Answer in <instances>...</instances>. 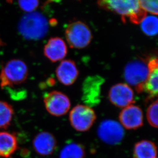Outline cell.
<instances>
[{
	"label": "cell",
	"instance_id": "obj_1",
	"mask_svg": "<svg viewBox=\"0 0 158 158\" xmlns=\"http://www.w3.org/2000/svg\"><path fill=\"white\" fill-rule=\"evenodd\" d=\"M100 8L120 15L123 22L127 19L133 24H139L146 16L139 0H97Z\"/></svg>",
	"mask_w": 158,
	"mask_h": 158
},
{
	"label": "cell",
	"instance_id": "obj_2",
	"mask_svg": "<svg viewBox=\"0 0 158 158\" xmlns=\"http://www.w3.org/2000/svg\"><path fill=\"white\" fill-rule=\"evenodd\" d=\"M18 30L27 40H39L47 33V20L40 12H29L21 18L18 24Z\"/></svg>",
	"mask_w": 158,
	"mask_h": 158
},
{
	"label": "cell",
	"instance_id": "obj_3",
	"mask_svg": "<svg viewBox=\"0 0 158 158\" xmlns=\"http://www.w3.org/2000/svg\"><path fill=\"white\" fill-rule=\"evenodd\" d=\"M29 75V69L24 61L19 59L11 60L3 67L0 73L2 88L11 89L24 83Z\"/></svg>",
	"mask_w": 158,
	"mask_h": 158
},
{
	"label": "cell",
	"instance_id": "obj_4",
	"mask_svg": "<svg viewBox=\"0 0 158 158\" xmlns=\"http://www.w3.org/2000/svg\"><path fill=\"white\" fill-rule=\"evenodd\" d=\"M148 74V64L146 60L142 58L128 62L124 68V79L138 93L143 92V87Z\"/></svg>",
	"mask_w": 158,
	"mask_h": 158
},
{
	"label": "cell",
	"instance_id": "obj_5",
	"mask_svg": "<svg viewBox=\"0 0 158 158\" xmlns=\"http://www.w3.org/2000/svg\"><path fill=\"white\" fill-rule=\"evenodd\" d=\"M66 39L72 48L81 49L90 45L93 39V35L90 27L82 21L70 23L66 28Z\"/></svg>",
	"mask_w": 158,
	"mask_h": 158
},
{
	"label": "cell",
	"instance_id": "obj_6",
	"mask_svg": "<svg viewBox=\"0 0 158 158\" xmlns=\"http://www.w3.org/2000/svg\"><path fill=\"white\" fill-rule=\"evenodd\" d=\"M69 119L70 124L76 131L84 132L91 128L97 116L92 107L85 105H78L70 111Z\"/></svg>",
	"mask_w": 158,
	"mask_h": 158
},
{
	"label": "cell",
	"instance_id": "obj_7",
	"mask_svg": "<svg viewBox=\"0 0 158 158\" xmlns=\"http://www.w3.org/2000/svg\"><path fill=\"white\" fill-rule=\"evenodd\" d=\"M97 135L103 142L109 145H117L123 139L125 131L120 123L113 120L106 119L99 125Z\"/></svg>",
	"mask_w": 158,
	"mask_h": 158
},
{
	"label": "cell",
	"instance_id": "obj_8",
	"mask_svg": "<svg viewBox=\"0 0 158 158\" xmlns=\"http://www.w3.org/2000/svg\"><path fill=\"white\" fill-rule=\"evenodd\" d=\"M104 78L99 75L87 77L82 86V100L85 105L92 107L101 102L102 85L104 82Z\"/></svg>",
	"mask_w": 158,
	"mask_h": 158
},
{
	"label": "cell",
	"instance_id": "obj_9",
	"mask_svg": "<svg viewBox=\"0 0 158 158\" xmlns=\"http://www.w3.org/2000/svg\"><path fill=\"white\" fill-rule=\"evenodd\" d=\"M45 108L50 114L55 116L65 115L70 109V101L65 94L59 91H51L44 97Z\"/></svg>",
	"mask_w": 158,
	"mask_h": 158
},
{
	"label": "cell",
	"instance_id": "obj_10",
	"mask_svg": "<svg viewBox=\"0 0 158 158\" xmlns=\"http://www.w3.org/2000/svg\"><path fill=\"white\" fill-rule=\"evenodd\" d=\"M133 89L123 83H119L111 87L108 92V99L111 103L119 107H125L134 102Z\"/></svg>",
	"mask_w": 158,
	"mask_h": 158
},
{
	"label": "cell",
	"instance_id": "obj_11",
	"mask_svg": "<svg viewBox=\"0 0 158 158\" xmlns=\"http://www.w3.org/2000/svg\"><path fill=\"white\" fill-rule=\"evenodd\" d=\"M119 120L121 125L127 130H136L143 125V112L138 106L129 105L121 110Z\"/></svg>",
	"mask_w": 158,
	"mask_h": 158
},
{
	"label": "cell",
	"instance_id": "obj_12",
	"mask_svg": "<svg viewBox=\"0 0 158 158\" xmlns=\"http://www.w3.org/2000/svg\"><path fill=\"white\" fill-rule=\"evenodd\" d=\"M44 54L52 63L60 61L67 55V45L60 37H51L44 47Z\"/></svg>",
	"mask_w": 158,
	"mask_h": 158
},
{
	"label": "cell",
	"instance_id": "obj_13",
	"mask_svg": "<svg viewBox=\"0 0 158 158\" xmlns=\"http://www.w3.org/2000/svg\"><path fill=\"white\" fill-rule=\"evenodd\" d=\"M58 81L63 85H72L79 76V71L76 63L70 60H63L55 71Z\"/></svg>",
	"mask_w": 158,
	"mask_h": 158
},
{
	"label": "cell",
	"instance_id": "obj_14",
	"mask_svg": "<svg viewBox=\"0 0 158 158\" xmlns=\"http://www.w3.org/2000/svg\"><path fill=\"white\" fill-rule=\"evenodd\" d=\"M33 146L37 154L46 156L52 154L55 151L57 140L52 134L47 131H42L34 137Z\"/></svg>",
	"mask_w": 158,
	"mask_h": 158
},
{
	"label": "cell",
	"instance_id": "obj_15",
	"mask_svg": "<svg viewBox=\"0 0 158 158\" xmlns=\"http://www.w3.org/2000/svg\"><path fill=\"white\" fill-rule=\"evenodd\" d=\"M149 74L143 87V92L150 97L158 96V57H152L148 61Z\"/></svg>",
	"mask_w": 158,
	"mask_h": 158
},
{
	"label": "cell",
	"instance_id": "obj_16",
	"mask_svg": "<svg viewBox=\"0 0 158 158\" xmlns=\"http://www.w3.org/2000/svg\"><path fill=\"white\" fill-rule=\"evenodd\" d=\"M18 148L17 138L13 133L0 132V157L9 158Z\"/></svg>",
	"mask_w": 158,
	"mask_h": 158
},
{
	"label": "cell",
	"instance_id": "obj_17",
	"mask_svg": "<svg viewBox=\"0 0 158 158\" xmlns=\"http://www.w3.org/2000/svg\"><path fill=\"white\" fill-rule=\"evenodd\" d=\"M158 153L156 145L149 140H142L134 145V158H156Z\"/></svg>",
	"mask_w": 158,
	"mask_h": 158
},
{
	"label": "cell",
	"instance_id": "obj_18",
	"mask_svg": "<svg viewBox=\"0 0 158 158\" xmlns=\"http://www.w3.org/2000/svg\"><path fill=\"white\" fill-rule=\"evenodd\" d=\"M85 156V149L82 144L69 142L61 149L59 158H84Z\"/></svg>",
	"mask_w": 158,
	"mask_h": 158
},
{
	"label": "cell",
	"instance_id": "obj_19",
	"mask_svg": "<svg viewBox=\"0 0 158 158\" xmlns=\"http://www.w3.org/2000/svg\"><path fill=\"white\" fill-rule=\"evenodd\" d=\"M14 109L10 104L0 100V128H7L11 124Z\"/></svg>",
	"mask_w": 158,
	"mask_h": 158
},
{
	"label": "cell",
	"instance_id": "obj_20",
	"mask_svg": "<svg viewBox=\"0 0 158 158\" xmlns=\"http://www.w3.org/2000/svg\"><path fill=\"white\" fill-rule=\"evenodd\" d=\"M141 30L145 35L154 36L158 34V17L154 15L146 16L141 23Z\"/></svg>",
	"mask_w": 158,
	"mask_h": 158
},
{
	"label": "cell",
	"instance_id": "obj_21",
	"mask_svg": "<svg viewBox=\"0 0 158 158\" xmlns=\"http://www.w3.org/2000/svg\"><path fill=\"white\" fill-rule=\"evenodd\" d=\"M146 117L152 127L158 128V98L148 107Z\"/></svg>",
	"mask_w": 158,
	"mask_h": 158
},
{
	"label": "cell",
	"instance_id": "obj_22",
	"mask_svg": "<svg viewBox=\"0 0 158 158\" xmlns=\"http://www.w3.org/2000/svg\"><path fill=\"white\" fill-rule=\"evenodd\" d=\"M141 7L145 11L158 15V0H139Z\"/></svg>",
	"mask_w": 158,
	"mask_h": 158
},
{
	"label": "cell",
	"instance_id": "obj_23",
	"mask_svg": "<svg viewBox=\"0 0 158 158\" xmlns=\"http://www.w3.org/2000/svg\"><path fill=\"white\" fill-rule=\"evenodd\" d=\"M18 4L22 10L25 12H33L39 6V0H18Z\"/></svg>",
	"mask_w": 158,
	"mask_h": 158
},
{
	"label": "cell",
	"instance_id": "obj_24",
	"mask_svg": "<svg viewBox=\"0 0 158 158\" xmlns=\"http://www.w3.org/2000/svg\"><path fill=\"white\" fill-rule=\"evenodd\" d=\"M50 2H55V3H59L61 2L62 0H49Z\"/></svg>",
	"mask_w": 158,
	"mask_h": 158
},
{
	"label": "cell",
	"instance_id": "obj_25",
	"mask_svg": "<svg viewBox=\"0 0 158 158\" xmlns=\"http://www.w3.org/2000/svg\"><path fill=\"white\" fill-rule=\"evenodd\" d=\"M12 0H7V1L8 2H12Z\"/></svg>",
	"mask_w": 158,
	"mask_h": 158
}]
</instances>
